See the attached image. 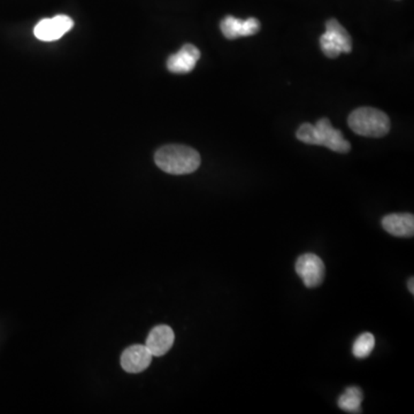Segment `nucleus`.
<instances>
[{
    "label": "nucleus",
    "instance_id": "1",
    "mask_svg": "<svg viewBox=\"0 0 414 414\" xmlns=\"http://www.w3.org/2000/svg\"><path fill=\"white\" fill-rule=\"evenodd\" d=\"M155 162L164 173L186 175L198 169L201 155L192 147L172 144L160 147L155 152Z\"/></svg>",
    "mask_w": 414,
    "mask_h": 414
},
{
    "label": "nucleus",
    "instance_id": "2",
    "mask_svg": "<svg viewBox=\"0 0 414 414\" xmlns=\"http://www.w3.org/2000/svg\"><path fill=\"white\" fill-rule=\"evenodd\" d=\"M296 136L303 143L326 147L334 152L347 153L351 150V144L345 140L342 131L334 128L327 118L320 119L315 125L303 123Z\"/></svg>",
    "mask_w": 414,
    "mask_h": 414
},
{
    "label": "nucleus",
    "instance_id": "3",
    "mask_svg": "<svg viewBox=\"0 0 414 414\" xmlns=\"http://www.w3.org/2000/svg\"><path fill=\"white\" fill-rule=\"evenodd\" d=\"M351 130L365 138H384L389 133V116L373 107H360L351 113L347 119Z\"/></svg>",
    "mask_w": 414,
    "mask_h": 414
},
{
    "label": "nucleus",
    "instance_id": "4",
    "mask_svg": "<svg viewBox=\"0 0 414 414\" xmlns=\"http://www.w3.org/2000/svg\"><path fill=\"white\" fill-rule=\"evenodd\" d=\"M320 45L323 55L328 58L335 59L342 53H350L352 51V38L336 18H330L326 22L325 34L320 37Z\"/></svg>",
    "mask_w": 414,
    "mask_h": 414
},
{
    "label": "nucleus",
    "instance_id": "5",
    "mask_svg": "<svg viewBox=\"0 0 414 414\" xmlns=\"http://www.w3.org/2000/svg\"><path fill=\"white\" fill-rule=\"evenodd\" d=\"M296 273L302 279L306 288L313 289L321 286L325 280L326 267L323 259L314 253H305L296 262Z\"/></svg>",
    "mask_w": 414,
    "mask_h": 414
},
{
    "label": "nucleus",
    "instance_id": "6",
    "mask_svg": "<svg viewBox=\"0 0 414 414\" xmlns=\"http://www.w3.org/2000/svg\"><path fill=\"white\" fill-rule=\"evenodd\" d=\"M74 27V21L67 16H57L52 18H43L37 23L34 34L37 40L43 42H55L60 40Z\"/></svg>",
    "mask_w": 414,
    "mask_h": 414
},
{
    "label": "nucleus",
    "instance_id": "7",
    "mask_svg": "<svg viewBox=\"0 0 414 414\" xmlns=\"http://www.w3.org/2000/svg\"><path fill=\"white\" fill-rule=\"evenodd\" d=\"M221 31L223 36L228 40H236L240 37L252 36L259 33L262 25L258 18H249L247 20L235 18V16H225L221 21Z\"/></svg>",
    "mask_w": 414,
    "mask_h": 414
},
{
    "label": "nucleus",
    "instance_id": "8",
    "mask_svg": "<svg viewBox=\"0 0 414 414\" xmlns=\"http://www.w3.org/2000/svg\"><path fill=\"white\" fill-rule=\"evenodd\" d=\"M201 58V52L192 44H186L180 51L172 55L167 60V68L171 73H190Z\"/></svg>",
    "mask_w": 414,
    "mask_h": 414
},
{
    "label": "nucleus",
    "instance_id": "9",
    "mask_svg": "<svg viewBox=\"0 0 414 414\" xmlns=\"http://www.w3.org/2000/svg\"><path fill=\"white\" fill-rule=\"evenodd\" d=\"M152 357L145 345H133L125 349L122 354V369L128 373H140L149 367L152 362Z\"/></svg>",
    "mask_w": 414,
    "mask_h": 414
},
{
    "label": "nucleus",
    "instance_id": "10",
    "mask_svg": "<svg viewBox=\"0 0 414 414\" xmlns=\"http://www.w3.org/2000/svg\"><path fill=\"white\" fill-rule=\"evenodd\" d=\"M173 329L166 325L155 327L147 336L145 347L153 357H162L171 350L174 345Z\"/></svg>",
    "mask_w": 414,
    "mask_h": 414
},
{
    "label": "nucleus",
    "instance_id": "11",
    "mask_svg": "<svg viewBox=\"0 0 414 414\" xmlns=\"http://www.w3.org/2000/svg\"><path fill=\"white\" fill-rule=\"evenodd\" d=\"M386 232L396 237H413L414 216L410 213L388 214L382 219Z\"/></svg>",
    "mask_w": 414,
    "mask_h": 414
},
{
    "label": "nucleus",
    "instance_id": "12",
    "mask_svg": "<svg viewBox=\"0 0 414 414\" xmlns=\"http://www.w3.org/2000/svg\"><path fill=\"white\" fill-rule=\"evenodd\" d=\"M364 393L358 387H349L338 398V408L350 413H360Z\"/></svg>",
    "mask_w": 414,
    "mask_h": 414
},
{
    "label": "nucleus",
    "instance_id": "13",
    "mask_svg": "<svg viewBox=\"0 0 414 414\" xmlns=\"http://www.w3.org/2000/svg\"><path fill=\"white\" fill-rule=\"evenodd\" d=\"M375 347V337L371 332H364L358 336L352 347V354L358 359L367 358L373 352Z\"/></svg>",
    "mask_w": 414,
    "mask_h": 414
},
{
    "label": "nucleus",
    "instance_id": "14",
    "mask_svg": "<svg viewBox=\"0 0 414 414\" xmlns=\"http://www.w3.org/2000/svg\"><path fill=\"white\" fill-rule=\"evenodd\" d=\"M413 281V277H411V279H410L408 282V289H410V291H411L412 295L414 293Z\"/></svg>",
    "mask_w": 414,
    "mask_h": 414
}]
</instances>
